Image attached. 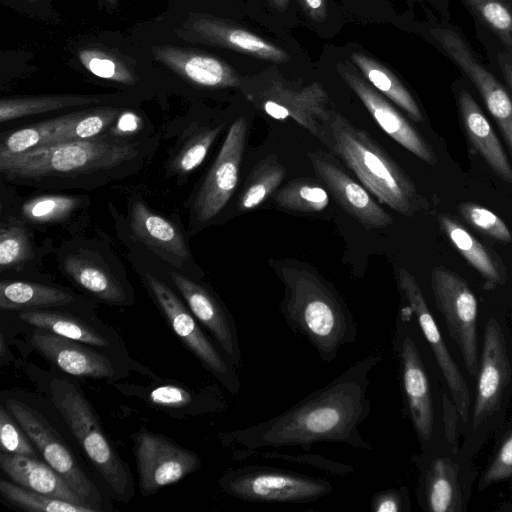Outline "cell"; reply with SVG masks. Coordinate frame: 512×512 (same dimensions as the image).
I'll list each match as a JSON object with an SVG mask.
<instances>
[{
	"mask_svg": "<svg viewBox=\"0 0 512 512\" xmlns=\"http://www.w3.org/2000/svg\"><path fill=\"white\" fill-rule=\"evenodd\" d=\"M371 352L354 362L327 385L313 391L287 410L243 429L222 434L234 450L298 447L309 450L317 443H341L352 448H374L360 433L370 415V373L382 361Z\"/></svg>",
	"mask_w": 512,
	"mask_h": 512,
	"instance_id": "obj_1",
	"label": "cell"
},
{
	"mask_svg": "<svg viewBox=\"0 0 512 512\" xmlns=\"http://www.w3.org/2000/svg\"><path fill=\"white\" fill-rule=\"evenodd\" d=\"M283 284L280 312L290 327L304 337L326 363L358 339V325L348 305L313 267L296 261L271 264Z\"/></svg>",
	"mask_w": 512,
	"mask_h": 512,
	"instance_id": "obj_2",
	"label": "cell"
},
{
	"mask_svg": "<svg viewBox=\"0 0 512 512\" xmlns=\"http://www.w3.org/2000/svg\"><path fill=\"white\" fill-rule=\"evenodd\" d=\"M136 156V144L98 135L0 155V171L8 180L35 183L110 171Z\"/></svg>",
	"mask_w": 512,
	"mask_h": 512,
	"instance_id": "obj_3",
	"label": "cell"
},
{
	"mask_svg": "<svg viewBox=\"0 0 512 512\" xmlns=\"http://www.w3.org/2000/svg\"><path fill=\"white\" fill-rule=\"evenodd\" d=\"M330 149L382 204L412 216L423 204L414 183L370 135L335 111L330 123Z\"/></svg>",
	"mask_w": 512,
	"mask_h": 512,
	"instance_id": "obj_4",
	"label": "cell"
},
{
	"mask_svg": "<svg viewBox=\"0 0 512 512\" xmlns=\"http://www.w3.org/2000/svg\"><path fill=\"white\" fill-rule=\"evenodd\" d=\"M51 400L86 457L118 500L127 502L134 494L128 465L107 438L98 416L75 383L56 378L50 383Z\"/></svg>",
	"mask_w": 512,
	"mask_h": 512,
	"instance_id": "obj_5",
	"label": "cell"
},
{
	"mask_svg": "<svg viewBox=\"0 0 512 512\" xmlns=\"http://www.w3.org/2000/svg\"><path fill=\"white\" fill-rule=\"evenodd\" d=\"M247 99L276 120L291 119L330 147V123L335 111L327 92L318 82L296 86L280 77L249 80Z\"/></svg>",
	"mask_w": 512,
	"mask_h": 512,
	"instance_id": "obj_6",
	"label": "cell"
},
{
	"mask_svg": "<svg viewBox=\"0 0 512 512\" xmlns=\"http://www.w3.org/2000/svg\"><path fill=\"white\" fill-rule=\"evenodd\" d=\"M219 485L226 494L246 502L307 504L333 491L332 484L323 477L268 465L227 469Z\"/></svg>",
	"mask_w": 512,
	"mask_h": 512,
	"instance_id": "obj_7",
	"label": "cell"
},
{
	"mask_svg": "<svg viewBox=\"0 0 512 512\" xmlns=\"http://www.w3.org/2000/svg\"><path fill=\"white\" fill-rule=\"evenodd\" d=\"M146 284L168 325L194 356L230 393L237 394L241 382L237 367L201 329L193 315L163 281L146 274Z\"/></svg>",
	"mask_w": 512,
	"mask_h": 512,
	"instance_id": "obj_8",
	"label": "cell"
},
{
	"mask_svg": "<svg viewBox=\"0 0 512 512\" xmlns=\"http://www.w3.org/2000/svg\"><path fill=\"white\" fill-rule=\"evenodd\" d=\"M435 303L451 337L458 345L468 373L477 377L479 359L476 322L478 303L467 282L457 273L437 266L431 273Z\"/></svg>",
	"mask_w": 512,
	"mask_h": 512,
	"instance_id": "obj_9",
	"label": "cell"
},
{
	"mask_svg": "<svg viewBox=\"0 0 512 512\" xmlns=\"http://www.w3.org/2000/svg\"><path fill=\"white\" fill-rule=\"evenodd\" d=\"M6 408L38 448L46 463L59 473L88 503L98 507L101 497L58 432L34 408L16 400H5Z\"/></svg>",
	"mask_w": 512,
	"mask_h": 512,
	"instance_id": "obj_10",
	"label": "cell"
},
{
	"mask_svg": "<svg viewBox=\"0 0 512 512\" xmlns=\"http://www.w3.org/2000/svg\"><path fill=\"white\" fill-rule=\"evenodd\" d=\"M140 492L156 493L201 468L200 457L171 439L145 428L134 437Z\"/></svg>",
	"mask_w": 512,
	"mask_h": 512,
	"instance_id": "obj_11",
	"label": "cell"
},
{
	"mask_svg": "<svg viewBox=\"0 0 512 512\" xmlns=\"http://www.w3.org/2000/svg\"><path fill=\"white\" fill-rule=\"evenodd\" d=\"M430 33L445 54L474 84L496 120L512 155V99L506 89L480 62L458 31L437 27L431 29Z\"/></svg>",
	"mask_w": 512,
	"mask_h": 512,
	"instance_id": "obj_12",
	"label": "cell"
},
{
	"mask_svg": "<svg viewBox=\"0 0 512 512\" xmlns=\"http://www.w3.org/2000/svg\"><path fill=\"white\" fill-rule=\"evenodd\" d=\"M404 317L396 325L393 346L399 361L400 379L407 415L420 442L433 434L434 407L428 373L419 346L406 329Z\"/></svg>",
	"mask_w": 512,
	"mask_h": 512,
	"instance_id": "obj_13",
	"label": "cell"
},
{
	"mask_svg": "<svg viewBox=\"0 0 512 512\" xmlns=\"http://www.w3.org/2000/svg\"><path fill=\"white\" fill-rule=\"evenodd\" d=\"M248 125L241 116L230 126L221 149L209 169L194 201L198 221L208 222L228 203L239 179Z\"/></svg>",
	"mask_w": 512,
	"mask_h": 512,
	"instance_id": "obj_14",
	"label": "cell"
},
{
	"mask_svg": "<svg viewBox=\"0 0 512 512\" xmlns=\"http://www.w3.org/2000/svg\"><path fill=\"white\" fill-rule=\"evenodd\" d=\"M396 280L401 295L416 317L418 325L434 354L454 400L456 410L462 421L466 423L469 419L470 410L468 386L445 345L423 292L415 277L405 268L396 270Z\"/></svg>",
	"mask_w": 512,
	"mask_h": 512,
	"instance_id": "obj_15",
	"label": "cell"
},
{
	"mask_svg": "<svg viewBox=\"0 0 512 512\" xmlns=\"http://www.w3.org/2000/svg\"><path fill=\"white\" fill-rule=\"evenodd\" d=\"M176 34L188 42L214 45L275 63L286 62L290 58L280 47L244 28L211 15L192 14L183 22Z\"/></svg>",
	"mask_w": 512,
	"mask_h": 512,
	"instance_id": "obj_16",
	"label": "cell"
},
{
	"mask_svg": "<svg viewBox=\"0 0 512 512\" xmlns=\"http://www.w3.org/2000/svg\"><path fill=\"white\" fill-rule=\"evenodd\" d=\"M338 72L386 134L427 164L434 165L437 162L433 149L384 95L349 65L339 63Z\"/></svg>",
	"mask_w": 512,
	"mask_h": 512,
	"instance_id": "obj_17",
	"label": "cell"
},
{
	"mask_svg": "<svg viewBox=\"0 0 512 512\" xmlns=\"http://www.w3.org/2000/svg\"><path fill=\"white\" fill-rule=\"evenodd\" d=\"M171 280L185 299L188 308L206 328L224 355L242 367V353L235 321L224 303L207 287L178 273Z\"/></svg>",
	"mask_w": 512,
	"mask_h": 512,
	"instance_id": "obj_18",
	"label": "cell"
},
{
	"mask_svg": "<svg viewBox=\"0 0 512 512\" xmlns=\"http://www.w3.org/2000/svg\"><path fill=\"white\" fill-rule=\"evenodd\" d=\"M478 373L473 427L480 426L499 407L510 382L511 368L501 326L489 318L484 328L481 364Z\"/></svg>",
	"mask_w": 512,
	"mask_h": 512,
	"instance_id": "obj_19",
	"label": "cell"
},
{
	"mask_svg": "<svg viewBox=\"0 0 512 512\" xmlns=\"http://www.w3.org/2000/svg\"><path fill=\"white\" fill-rule=\"evenodd\" d=\"M320 152H308L317 176L325 183L342 208L367 229L385 228L392 217L369 191Z\"/></svg>",
	"mask_w": 512,
	"mask_h": 512,
	"instance_id": "obj_20",
	"label": "cell"
},
{
	"mask_svg": "<svg viewBox=\"0 0 512 512\" xmlns=\"http://www.w3.org/2000/svg\"><path fill=\"white\" fill-rule=\"evenodd\" d=\"M152 53L164 66L196 86L222 89L242 85L239 74L212 55L172 45L155 46Z\"/></svg>",
	"mask_w": 512,
	"mask_h": 512,
	"instance_id": "obj_21",
	"label": "cell"
},
{
	"mask_svg": "<svg viewBox=\"0 0 512 512\" xmlns=\"http://www.w3.org/2000/svg\"><path fill=\"white\" fill-rule=\"evenodd\" d=\"M80 342L37 328L32 346L64 372L78 377L110 378L114 368L110 360Z\"/></svg>",
	"mask_w": 512,
	"mask_h": 512,
	"instance_id": "obj_22",
	"label": "cell"
},
{
	"mask_svg": "<svg viewBox=\"0 0 512 512\" xmlns=\"http://www.w3.org/2000/svg\"><path fill=\"white\" fill-rule=\"evenodd\" d=\"M0 467L21 487L56 499L89 506L59 473L37 458L2 452Z\"/></svg>",
	"mask_w": 512,
	"mask_h": 512,
	"instance_id": "obj_23",
	"label": "cell"
},
{
	"mask_svg": "<svg viewBox=\"0 0 512 512\" xmlns=\"http://www.w3.org/2000/svg\"><path fill=\"white\" fill-rule=\"evenodd\" d=\"M458 106L465 134L474 149L503 180L512 183V167L494 129L471 94L461 90Z\"/></svg>",
	"mask_w": 512,
	"mask_h": 512,
	"instance_id": "obj_24",
	"label": "cell"
},
{
	"mask_svg": "<svg viewBox=\"0 0 512 512\" xmlns=\"http://www.w3.org/2000/svg\"><path fill=\"white\" fill-rule=\"evenodd\" d=\"M130 225L139 239L164 256H168L174 264H180L188 259L189 251L178 228L171 221L149 209L143 202L133 203Z\"/></svg>",
	"mask_w": 512,
	"mask_h": 512,
	"instance_id": "obj_25",
	"label": "cell"
},
{
	"mask_svg": "<svg viewBox=\"0 0 512 512\" xmlns=\"http://www.w3.org/2000/svg\"><path fill=\"white\" fill-rule=\"evenodd\" d=\"M439 223L454 247L485 279L486 289H494L506 282L505 269L489 248L451 217L441 215Z\"/></svg>",
	"mask_w": 512,
	"mask_h": 512,
	"instance_id": "obj_26",
	"label": "cell"
},
{
	"mask_svg": "<svg viewBox=\"0 0 512 512\" xmlns=\"http://www.w3.org/2000/svg\"><path fill=\"white\" fill-rule=\"evenodd\" d=\"M85 111L26 126L8 135L0 145V155L17 154L40 146L74 141V124Z\"/></svg>",
	"mask_w": 512,
	"mask_h": 512,
	"instance_id": "obj_27",
	"label": "cell"
},
{
	"mask_svg": "<svg viewBox=\"0 0 512 512\" xmlns=\"http://www.w3.org/2000/svg\"><path fill=\"white\" fill-rule=\"evenodd\" d=\"M422 503L430 512L463 510L457 469L449 458H435L430 463L424 476Z\"/></svg>",
	"mask_w": 512,
	"mask_h": 512,
	"instance_id": "obj_28",
	"label": "cell"
},
{
	"mask_svg": "<svg viewBox=\"0 0 512 512\" xmlns=\"http://www.w3.org/2000/svg\"><path fill=\"white\" fill-rule=\"evenodd\" d=\"M351 59L371 86L404 110L414 121L424 120L421 109L412 94L388 68L360 52H352Z\"/></svg>",
	"mask_w": 512,
	"mask_h": 512,
	"instance_id": "obj_29",
	"label": "cell"
},
{
	"mask_svg": "<svg viewBox=\"0 0 512 512\" xmlns=\"http://www.w3.org/2000/svg\"><path fill=\"white\" fill-rule=\"evenodd\" d=\"M66 274L81 288L97 299L110 304L125 302L121 283L106 269L79 256H71L64 263Z\"/></svg>",
	"mask_w": 512,
	"mask_h": 512,
	"instance_id": "obj_30",
	"label": "cell"
},
{
	"mask_svg": "<svg viewBox=\"0 0 512 512\" xmlns=\"http://www.w3.org/2000/svg\"><path fill=\"white\" fill-rule=\"evenodd\" d=\"M105 101L102 95H39L1 98L0 122L69 107L93 105Z\"/></svg>",
	"mask_w": 512,
	"mask_h": 512,
	"instance_id": "obj_31",
	"label": "cell"
},
{
	"mask_svg": "<svg viewBox=\"0 0 512 512\" xmlns=\"http://www.w3.org/2000/svg\"><path fill=\"white\" fill-rule=\"evenodd\" d=\"M73 295L61 289L26 281L0 283V308L2 310L37 309L66 305Z\"/></svg>",
	"mask_w": 512,
	"mask_h": 512,
	"instance_id": "obj_32",
	"label": "cell"
},
{
	"mask_svg": "<svg viewBox=\"0 0 512 512\" xmlns=\"http://www.w3.org/2000/svg\"><path fill=\"white\" fill-rule=\"evenodd\" d=\"M19 318L36 328L80 343L100 347L109 345V341L92 326L67 314L42 309H26L19 313Z\"/></svg>",
	"mask_w": 512,
	"mask_h": 512,
	"instance_id": "obj_33",
	"label": "cell"
},
{
	"mask_svg": "<svg viewBox=\"0 0 512 512\" xmlns=\"http://www.w3.org/2000/svg\"><path fill=\"white\" fill-rule=\"evenodd\" d=\"M286 168L277 155H269L252 169L238 200V210L248 212L271 196L286 177Z\"/></svg>",
	"mask_w": 512,
	"mask_h": 512,
	"instance_id": "obj_34",
	"label": "cell"
},
{
	"mask_svg": "<svg viewBox=\"0 0 512 512\" xmlns=\"http://www.w3.org/2000/svg\"><path fill=\"white\" fill-rule=\"evenodd\" d=\"M276 205L294 212H318L329 203L327 191L312 179L299 178L288 182L273 196Z\"/></svg>",
	"mask_w": 512,
	"mask_h": 512,
	"instance_id": "obj_35",
	"label": "cell"
},
{
	"mask_svg": "<svg viewBox=\"0 0 512 512\" xmlns=\"http://www.w3.org/2000/svg\"><path fill=\"white\" fill-rule=\"evenodd\" d=\"M0 493L14 506L30 512H95L97 509L56 499L27 488L0 480Z\"/></svg>",
	"mask_w": 512,
	"mask_h": 512,
	"instance_id": "obj_36",
	"label": "cell"
},
{
	"mask_svg": "<svg viewBox=\"0 0 512 512\" xmlns=\"http://www.w3.org/2000/svg\"><path fill=\"white\" fill-rule=\"evenodd\" d=\"M232 457L237 461L264 459L274 461H286L303 466H309L318 471H323L336 476H348L354 471V467L349 464L339 463L316 454H289L276 449L263 450H243L236 449Z\"/></svg>",
	"mask_w": 512,
	"mask_h": 512,
	"instance_id": "obj_37",
	"label": "cell"
},
{
	"mask_svg": "<svg viewBox=\"0 0 512 512\" xmlns=\"http://www.w3.org/2000/svg\"><path fill=\"white\" fill-rule=\"evenodd\" d=\"M471 12L512 51V0H464Z\"/></svg>",
	"mask_w": 512,
	"mask_h": 512,
	"instance_id": "obj_38",
	"label": "cell"
},
{
	"mask_svg": "<svg viewBox=\"0 0 512 512\" xmlns=\"http://www.w3.org/2000/svg\"><path fill=\"white\" fill-rule=\"evenodd\" d=\"M78 59L93 75L122 84H134L137 76L117 56L100 48L87 47L79 50Z\"/></svg>",
	"mask_w": 512,
	"mask_h": 512,
	"instance_id": "obj_39",
	"label": "cell"
},
{
	"mask_svg": "<svg viewBox=\"0 0 512 512\" xmlns=\"http://www.w3.org/2000/svg\"><path fill=\"white\" fill-rule=\"evenodd\" d=\"M79 203L80 200L73 196L41 195L25 202L21 214L30 223H52L68 217Z\"/></svg>",
	"mask_w": 512,
	"mask_h": 512,
	"instance_id": "obj_40",
	"label": "cell"
},
{
	"mask_svg": "<svg viewBox=\"0 0 512 512\" xmlns=\"http://www.w3.org/2000/svg\"><path fill=\"white\" fill-rule=\"evenodd\" d=\"M220 131V126L200 129L174 157L171 168L181 174L195 170L205 159Z\"/></svg>",
	"mask_w": 512,
	"mask_h": 512,
	"instance_id": "obj_41",
	"label": "cell"
},
{
	"mask_svg": "<svg viewBox=\"0 0 512 512\" xmlns=\"http://www.w3.org/2000/svg\"><path fill=\"white\" fill-rule=\"evenodd\" d=\"M32 253L30 239L19 225L3 226L0 232V266L2 270L26 261Z\"/></svg>",
	"mask_w": 512,
	"mask_h": 512,
	"instance_id": "obj_42",
	"label": "cell"
},
{
	"mask_svg": "<svg viewBox=\"0 0 512 512\" xmlns=\"http://www.w3.org/2000/svg\"><path fill=\"white\" fill-rule=\"evenodd\" d=\"M459 212L468 223L489 237L501 242L512 240L507 225L489 209L476 203L464 202L459 205Z\"/></svg>",
	"mask_w": 512,
	"mask_h": 512,
	"instance_id": "obj_43",
	"label": "cell"
},
{
	"mask_svg": "<svg viewBox=\"0 0 512 512\" xmlns=\"http://www.w3.org/2000/svg\"><path fill=\"white\" fill-rule=\"evenodd\" d=\"M0 440L7 453L37 458L32 441L4 406H0Z\"/></svg>",
	"mask_w": 512,
	"mask_h": 512,
	"instance_id": "obj_44",
	"label": "cell"
},
{
	"mask_svg": "<svg viewBox=\"0 0 512 512\" xmlns=\"http://www.w3.org/2000/svg\"><path fill=\"white\" fill-rule=\"evenodd\" d=\"M512 476V432L502 442L498 452L483 473L478 490H483L492 483Z\"/></svg>",
	"mask_w": 512,
	"mask_h": 512,
	"instance_id": "obj_45",
	"label": "cell"
},
{
	"mask_svg": "<svg viewBox=\"0 0 512 512\" xmlns=\"http://www.w3.org/2000/svg\"><path fill=\"white\" fill-rule=\"evenodd\" d=\"M373 512H407L410 510V498L406 487L390 488L373 495L370 502Z\"/></svg>",
	"mask_w": 512,
	"mask_h": 512,
	"instance_id": "obj_46",
	"label": "cell"
},
{
	"mask_svg": "<svg viewBox=\"0 0 512 512\" xmlns=\"http://www.w3.org/2000/svg\"><path fill=\"white\" fill-rule=\"evenodd\" d=\"M150 401L160 407L178 408L191 403L192 395L186 389L176 385H163L149 393Z\"/></svg>",
	"mask_w": 512,
	"mask_h": 512,
	"instance_id": "obj_47",
	"label": "cell"
},
{
	"mask_svg": "<svg viewBox=\"0 0 512 512\" xmlns=\"http://www.w3.org/2000/svg\"><path fill=\"white\" fill-rule=\"evenodd\" d=\"M306 14L314 21L322 22L326 19L325 0H299Z\"/></svg>",
	"mask_w": 512,
	"mask_h": 512,
	"instance_id": "obj_48",
	"label": "cell"
},
{
	"mask_svg": "<svg viewBox=\"0 0 512 512\" xmlns=\"http://www.w3.org/2000/svg\"><path fill=\"white\" fill-rule=\"evenodd\" d=\"M499 66L504 77V80L512 92V64L500 58Z\"/></svg>",
	"mask_w": 512,
	"mask_h": 512,
	"instance_id": "obj_49",
	"label": "cell"
},
{
	"mask_svg": "<svg viewBox=\"0 0 512 512\" xmlns=\"http://www.w3.org/2000/svg\"><path fill=\"white\" fill-rule=\"evenodd\" d=\"M269 2L275 9L284 11L288 6L289 0H269Z\"/></svg>",
	"mask_w": 512,
	"mask_h": 512,
	"instance_id": "obj_50",
	"label": "cell"
},
{
	"mask_svg": "<svg viewBox=\"0 0 512 512\" xmlns=\"http://www.w3.org/2000/svg\"><path fill=\"white\" fill-rule=\"evenodd\" d=\"M4 335L1 333V337H0V353H1V357L4 356L5 354V341H4Z\"/></svg>",
	"mask_w": 512,
	"mask_h": 512,
	"instance_id": "obj_51",
	"label": "cell"
},
{
	"mask_svg": "<svg viewBox=\"0 0 512 512\" xmlns=\"http://www.w3.org/2000/svg\"><path fill=\"white\" fill-rule=\"evenodd\" d=\"M107 2L113 3L115 0H106Z\"/></svg>",
	"mask_w": 512,
	"mask_h": 512,
	"instance_id": "obj_52",
	"label": "cell"
},
{
	"mask_svg": "<svg viewBox=\"0 0 512 512\" xmlns=\"http://www.w3.org/2000/svg\"><path fill=\"white\" fill-rule=\"evenodd\" d=\"M30 1H35V0H30Z\"/></svg>",
	"mask_w": 512,
	"mask_h": 512,
	"instance_id": "obj_53",
	"label": "cell"
}]
</instances>
